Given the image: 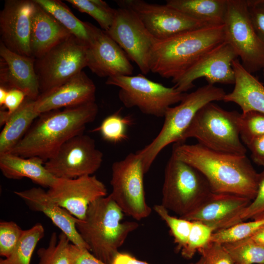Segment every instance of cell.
Instances as JSON below:
<instances>
[{
    "instance_id": "3957f363",
    "label": "cell",
    "mask_w": 264,
    "mask_h": 264,
    "mask_svg": "<svg viewBox=\"0 0 264 264\" xmlns=\"http://www.w3.org/2000/svg\"><path fill=\"white\" fill-rule=\"evenodd\" d=\"M225 41L224 24L208 25L156 41L150 53V72L174 83L200 58Z\"/></svg>"
},
{
    "instance_id": "d4e9b609",
    "label": "cell",
    "mask_w": 264,
    "mask_h": 264,
    "mask_svg": "<svg viewBox=\"0 0 264 264\" xmlns=\"http://www.w3.org/2000/svg\"><path fill=\"white\" fill-rule=\"evenodd\" d=\"M44 163L38 157H22L10 152L0 154V169L5 177L11 179L26 177L42 187L49 188L57 177L46 169Z\"/></svg>"
},
{
    "instance_id": "5b68a950",
    "label": "cell",
    "mask_w": 264,
    "mask_h": 264,
    "mask_svg": "<svg viewBox=\"0 0 264 264\" xmlns=\"http://www.w3.org/2000/svg\"><path fill=\"white\" fill-rule=\"evenodd\" d=\"M226 93L223 89L207 84L186 93L179 104L169 108L160 132L151 143L136 152L141 160L145 174L167 146L181 143L183 134L199 110L209 103L223 101Z\"/></svg>"
},
{
    "instance_id": "d6986e66",
    "label": "cell",
    "mask_w": 264,
    "mask_h": 264,
    "mask_svg": "<svg viewBox=\"0 0 264 264\" xmlns=\"http://www.w3.org/2000/svg\"><path fill=\"white\" fill-rule=\"evenodd\" d=\"M251 201L238 195L212 193L197 209L181 218L201 222L216 232L241 222L240 215Z\"/></svg>"
},
{
    "instance_id": "f1b7e54d",
    "label": "cell",
    "mask_w": 264,
    "mask_h": 264,
    "mask_svg": "<svg viewBox=\"0 0 264 264\" xmlns=\"http://www.w3.org/2000/svg\"><path fill=\"white\" fill-rule=\"evenodd\" d=\"M44 234V229L40 223L28 229L23 230L11 255L7 258L0 259V261L4 264H30L34 251Z\"/></svg>"
},
{
    "instance_id": "52a82bcc",
    "label": "cell",
    "mask_w": 264,
    "mask_h": 264,
    "mask_svg": "<svg viewBox=\"0 0 264 264\" xmlns=\"http://www.w3.org/2000/svg\"><path fill=\"white\" fill-rule=\"evenodd\" d=\"M212 193L198 171L171 155L165 169L160 204L183 218L197 209Z\"/></svg>"
},
{
    "instance_id": "60d3db41",
    "label": "cell",
    "mask_w": 264,
    "mask_h": 264,
    "mask_svg": "<svg viewBox=\"0 0 264 264\" xmlns=\"http://www.w3.org/2000/svg\"><path fill=\"white\" fill-rule=\"evenodd\" d=\"M247 3L253 27L264 42V0H247Z\"/></svg>"
},
{
    "instance_id": "74e56055",
    "label": "cell",
    "mask_w": 264,
    "mask_h": 264,
    "mask_svg": "<svg viewBox=\"0 0 264 264\" xmlns=\"http://www.w3.org/2000/svg\"><path fill=\"white\" fill-rule=\"evenodd\" d=\"M23 230L14 221L0 222V255L9 257L16 247Z\"/></svg>"
},
{
    "instance_id": "4dcf8cb0",
    "label": "cell",
    "mask_w": 264,
    "mask_h": 264,
    "mask_svg": "<svg viewBox=\"0 0 264 264\" xmlns=\"http://www.w3.org/2000/svg\"><path fill=\"white\" fill-rule=\"evenodd\" d=\"M132 124V117L122 116L119 110L106 117L94 131L99 132L104 140L116 144L127 139L128 128Z\"/></svg>"
},
{
    "instance_id": "9c48e42d",
    "label": "cell",
    "mask_w": 264,
    "mask_h": 264,
    "mask_svg": "<svg viewBox=\"0 0 264 264\" xmlns=\"http://www.w3.org/2000/svg\"><path fill=\"white\" fill-rule=\"evenodd\" d=\"M225 41L235 51L243 67L252 74L264 67V42L251 23L247 0H227L224 21Z\"/></svg>"
},
{
    "instance_id": "4316f807",
    "label": "cell",
    "mask_w": 264,
    "mask_h": 264,
    "mask_svg": "<svg viewBox=\"0 0 264 264\" xmlns=\"http://www.w3.org/2000/svg\"><path fill=\"white\" fill-rule=\"evenodd\" d=\"M167 5L208 25L223 24L227 0H168Z\"/></svg>"
},
{
    "instance_id": "e0dca14e",
    "label": "cell",
    "mask_w": 264,
    "mask_h": 264,
    "mask_svg": "<svg viewBox=\"0 0 264 264\" xmlns=\"http://www.w3.org/2000/svg\"><path fill=\"white\" fill-rule=\"evenodd\" d=\"M35 7L34 0H7L0 13V42L23 56L32 57L30 41Z\"/></svg>"
},
{
    "instance_id": "7c38bea8",
    "label": "cell",
    "mask_w": 264,
    "mask_h": 264,
    "mask_svg": "<svg viewBox=\"0 0 264 264\" xmlns=\"http://www.w3.org/2000/svg\"><path fill=\"white\" fill-rule=\"evenodd\" d=\"M103 157L94 139L82 133L66 142L44 166L56 177L72 179L91 176L101 167Z\"/></svg>"
},
{
    "instance_id": "ba28073f",
    "label": "cell",
    "mask_w": 264,
    "mask_h": 264,
    "mask_svg": "<svg viewBox=\"0 0 264 264\" xmlns=\"http://www.w3.org/2000/svg\"><path fill=\"white\" fill-rule=\"evenodd\" d=\"M106 83L120 88L118 98L125 107H137L142 113L157 117H164L167 110L179 103L186 94L141 74L109 77Z\"/></svg>"
},
{
    "instance_id": "ac0fdd59",
    "label": "cell",
    "mask_w": 264,
    "mask_h": 264,
    "mask_svg": "<svg viewBox=\"0 0 264 264\" xmlns=\"http://www.w3.org/2000/svg\"><path fill=\"white\" fill-rule=\"evenodd\" d=\"M88 67L100 77L131 76L133 66L120 46L102 29L90 25Z\"/></svg>"
},
{
    "instance_id": "30bf717a",
    "label": "cell",
    "mask_w": 264,
    "mask_h": 264,
    "mask_svg": "<svg viewBox=\"0 0 264 264\" xmlns=\"http://www.w3.org/2000/svg\"><path fill=\"white\" fill-rule=\"evenodd\" d=\"M142 161L135 153H130L111 166L110 195L126 214L137 220L149 217L152 209L148 205L144 186Z\"/></svg>"
},
{
    "instance_id": "4fadbf2b",
    "label": "cell",
    "mask_w": 264,
    "mask_h": 264,
    "mask_svg": "<svg viewBox=\"0 0 264 264\" xmlns=\"http://www.w3.org/2000/svg\"><path fill=\"white\" fill-rule=\"evenodd\" d=\"M105 32L136 63L143 74L150 72L149 57L156 40L134 12L124 7L116 9L113 22Z\"/></svg>"
},
{
    "instance_id": "ab89813d",
    "label": "cell",
    "mask_w": 264,
    "mask_h": 264,
    "mask_svg": "<svg viewBox=\"0 0 264 264\" xmlns=\"http://www.w3.org/2000/svg\"><path fill=\"white\" fill-rule=\"evenodd\" d=\"M205 264H235L222 243L211 242L198 252Z\"/></svg>"
},
{
    "instance_id": "8992f818",
    "label": "cell",
    "mask_w": 264,
    "mask_h": 264,
    "mask_svg": "<svg viewBox=\"0 0 264 264\" xmlns=\"http://www.w3.org/2000/svg\"><path fill=\"white\" fill-rule=\"evenodd\" d=\"M240 113L228 111L213 102L198 110L183 134L181 143L194 138L201 145L213 151L246 155L239 125Z\"/></svg>"
},
{
    "instance_id": "d590c367",
    "label": "cell",
    "mask_w": 264,
    "mask_h": 264,
    "mask_svg": "<svg viewBox=\"0 0 264 264\" xmlns=\"http://www.w3.org/2000/svg\"><path fill=\"white\" fill-rule=\"evenodd\" d=\"M192 225L185 247L180 251L183 257L192 259L199 251L211 242L213 229L198 221H192Z\"/></svg>"
},
{
    "instance_id": "9a60e30c",
    "label": "cell",
    "mask_w": 264,
    "mask_h": 264,
    "mask_svg": "<svg viewBox=\"0 0 264 264\" xmlns=\"http://www.w3.org/2000/svg\"><path fill=\"white\" fill-rule=\"evenodd\" d=\"M238 57L232 46L224 41L200 58L174 82V87L185 93L200 78H204L208 84L212 85L216 83L234 84L235 75L232 63Z\"/></svg>"
},
{
    "instance_id": "8d00e7d4",
    "label": "cell",
    "mask_w": 264,
    "mask_h": 264,
    "mask_svg": "<svg viewBox=\"0 0 264 264\" xmlns=\"http://www.w3.org/2000/svg\"><path fill=\"white\" fill-rule=\"evenodd\" d=\"M240 136L245 145L254 138L264 135V114L255 111L240 113Z\"/></svg>"
},
{
    "instance_id": "836d02e7",
    "label": "cell",
    "mask_w": 264,
    "mask_h": 264,
    "mask_svg": "<svg viewBox=\"0 0 264 264\" xmlns=\"http://www.w3.org/2000/svg\"><path fill=\"white\" fill-rule=\"evenodd\" d=\"M154 210L165 221L170 229L176 249L180 251L186 244L191 229L192 221L171 215L161 204L155 205Z\"/></svg>"
},
{
    "instance_id": "bcb514c9",
    "label": "cell",
    "mask_w": 264,
    "mask_h": 264,
    "mask_svg": "<svg viewBox=\"0 0 264 264\" xmlns=\"http://www.w3.org/2000/svg\"><path fill=\"white\" fill-rule=\"evenodd\" d=\"M251 238L256 242L264 245V228L259 230Z\"/></svg>"
},
{
    "instance_id": "f907efd6",
    "label": "cell",
    "mask_w": 264,
    "mask_h": 264,
    "mask_svg": "<svg viewBox=\"0 0 264 264\" xmlns=\"http://www.w3.org/2000/svg\"><path fill=\"white\" fill-rule=\"evenodd\" d=\"M263 75H264V67L263 68Z\"/></svg>"
},
{
    "instance_id": "f6af8a7d",
    "label": "cell",
    "mask_w": 264,
    "mask_h": 264,
    "mask_svg": "<svg viewBox=\"0 0 264 264\" xmlns=\"http://www.w3.org/2000/svg\"><path fill=\"white\" fill-rule=\"evenodd\" d=\"M111 264H150L145 261L137 259L131 255L126 253H118L114 257Z\"/></svg>"
},
{
    "instance_id": "1f68e13d",
    "label": "cell",
    "mask_w": 264,
    "mask_h": 264,
    "mask_svg": "<svg viewBox=\"0 0 264 264\" xmlns=\"http://www.w3.org/2000/svg\"><path fill=\"white\" fill-rule=\"evenodd\" d=\"M70 242L64 233L61 232L58 237L55 232L52 233L47 247L40 248L37 251L38 264H69Z\"/></svg>"
},
{
    "instance_id": "484cf974",
    "label": "cell",
    "mask_w": 264,
    "mask_h": 264,
    "mask_svg": "<svg viewBox=\"0 0 264 264\" xmlns=\"http://www.w3.org/2000/svg\"><path fill=\"white\" fill-rule=\"evenodd\" d=\"M35 101L26 97L19 109L10 115L0 133V154L9 152L41 115L35 109Z\"/></svg>"
},
{
    "instance_id": "f35d334b",
    "label": "cell",
    "mask_w": 264,
    "mask_h": 264,
    "mask_svg": "<svg viewBox=\"0 0 264 264\" xmlns=\"http://www.w3.org/2000/svg\"><path fill=\"white\" fill-rule=\"evenodd\" d=\"M263 219H264V169L259 173L258 189L255 197L240 217L241 222L248 219L254 220Z\"/></svg>"
},
{
    "instance_id": "5bb4252c",
    "label": "cell",
    "mask_w": 264,
    "mask_h": 264,
    "mask_svg": "<svg viewBox=\"0 0 264 264\" xmlns=\"http://www.w3.org/2000/svg\"><path fill=\"white\" fill-rule=\"evenodd\" d=\"M119 7L132 10L156 41H161L187 31L208 25L166 4L142 0L116 1Z\"/></svg>"
},
{
    "instance_id": "cb8c5ba5",
    "label": "cell",
    "mask_w": 264,
    "mask_h": 264,
    "mask_svg": "<svg viewBox=\"0 0 264 264\" xmlns=\"http://www.w3.org/2000/svg\"><path fill=\"white\" fill-rule=\"evenodd\" d=\"M232 66L235 75L234 88L226 93L223 101L236 104L242 112L255 111L264 114V86L237 59L233 61Z\"/></svg>"
},
{
    "instance_id": "b9f144b4",
    "label": "cell",
    "mask_w": 264,
    "mask_h": 264,
    "mask_svg": "<svg viewBox=\"0 0 264 264\" xmlns=\"http://www.w3.org/2000/svg\"><path fill=\"white\" fill-rule=\"evenodd\" d=\"M25 93L22 90L16 88L8 89L6 97L3 105L7 110H0V126L5 124L10 115L17 110L22 105L25 98Z\"/></svg>"
},
{
    "instance_id": "ee69618b",
    "label": "cell",
    "mask_w": 264,
    "mask_h": 264,
    "mask_svg": "<svg viewBox=\"0 0 264 264\" xmlns=\"http://www.w3.org/2000/svg\"><path fill=\"white\" fill-rule=\"evenodd\" d=\"M246 146L251 152L253 161L264 168V135L254 138Z\"/></svg>"
},
{
    "instance_id": "603a6c76",
    "label": "cell",
    "mask_w": 264,
    "mask_h": 264,
    "mask_svg": "<svg viewBox=\"0 0 264 264\" xmlns=\"http://www.w3.org/2000/svg\"><path fill=\"white\" fill-rule=\"evenodd\" d=\"M71 35L52 15L36 3L30 41L33 58L41 57Z\"/></svg>"
},
{
    "instance_id": "44dd1931",
    "label": "cell",
    "mask_w": 264,
    "mask_h": 264,
    "mask_svg": "<svg viewBox=\"0 0 264 264\" xmlns=\"http://www.w3.org/2000/svg\"><path fill=\"white\" fill-rule=\"evenodd\" d=\"M0 86L7 89L16 88L28 97L36 100L40 95V86L35 69V59L23 56L0 44Z\"/></svg>"
},
{
    "instance_id": "7a4b0ae2",
    "label": "cell",
    "mask_w": 264,
    "mask_h": 264,
    "mask_svg": "<svg viewBox=\"0 0 264 264\" xmlns=\"http://www.w3.org/2000/svg\"><path fill=\"white\" fill-rule=\"evenodd\" d=\"M98 112L95 102L41 114L9 152L22 157H38L45 162L72 137L84 133Z\"/></svg>"
},
{
    "instance_id": "681fc988",
    "label": "cell",
    "mask_w": 264,
    "mask_h": 264,
    "mask_svg": "<svg viewBox=\"0 0 264 264\" xmlns=\"http://www.w3.org/2000/svg\"><path fill=\"white\" fill-rule=\"evenodd\" d=\"M0 264H4L0 261Z\"/></svg>"
},
{
    "instance_id": "2e32d148",
    "label": "cell",
    "mask_w": 264,
    "mask_h": 264,
    "mask_svg": "<svg viewBox=\"0 0 264 264\" xmlns=\"http://www.w3.org/2000/svg\"><path fill=\"white\" fill-rule=\"evenodd\" d=\"M46 192L52 200L80 220L84 219L91 203L107 194L105 185L92 175L72 179L57 177Z\"/></svg>"
},
{
    "instance_id": "d6a6232c",
    "label": "cell",
    "mask_w": 264,
    "mask_h": 264,
    "mask_svg": "<svg viewBox=\"0 0 264 264\" xmlns=\"http://www.w3.org/2000/svg\"><path fill=\"white\" fill-rule=\"evenodd\" d=\"M80 12L92 17L102 30L107 31L110 27L116 9L111 8L106 2L101 0H67Z\"/></svg>"
},
{
    "instance_id": "c3c4849f",
    "label": "cell",
    "mask_w": 264,
    "mask_h": 264,
    "mask_svg": "<svg viewBox=\"0 0 264 264\" xmlns=\"http://www.w3.org/2000/svg\"><path fill=\"white\" fill-rule=\"evenodd\" d=\"M193 264H205L204 259L201 256L200 258L196 263Z\"/></svg>"
},
{
    "instance_id": "7dc6e473",
    "label": "cell",
    "mask_w": 264,
    "mask_h": 264,
    "mask_svg": "<svg viewBox=\"0 0 264 264\" xmlns=\"http://www.w3.org/2000/svg\"><path fill=\"white\" fill-rule=\"evenodd\" d=\"M8 89L1 86L0 87V105L3 106L6 97Z\"/></svg>"
},
{
    "instance_id": "83f0119b",
    "label": "cell",
    "mask_w": 264,
    "mask_h": 264,
    "mask_svg": "<svg viewBox=\"0 0 264 264\" xmlns=\"http://www.w3.org/2000/svg\"><path fill=\"white\" fill-rule=\"evenodd\" d=\"M34 0L52 15L71 35L88 45L90 40V23L78 19L60 0Z\"/></svg>"
},
{
    "instance_id": "e575fe53",
    "label": "cell",
    "mask_w": 264,
    "mask_h": 264,
    "mask_svg": "<svg viewBox=\"0 0 264 264\" xmlns=\"http://www.w3.org/2000/svg\"><path fill=\"white\" fill-rule=\"evenodd\" d=\"M264 228V219L242 221L225 229L214 232L212 242L224 243L251 237Z\"/></svg>"
},
{
    "instance_id": "7bdbcfd3",
    "label": "cell",
    "mask_w": 264,
    "mask_h": 264,
    "mask_svg": "<svg viewBox=\"0 0 264 264\" xmlns=\"http://www.w3.org/2000/svg\"><path fill=\"white\" fill-rule=\"evenodd\" d=\"M69 264H107L85 248L80 247L72 243L69 246Z\"/></svg>"
},
{
    "instance_id": "277c9868",
    "label": "cell",
    "mask_w": 264,
    "mask_h": 264,
    "mask_svg": "<svg viewBox=\"0 0 264 264\" xmlns=\"http://www.w3.org/2000/svg\"><path fill=\"white\" fill-rule=\"evenodd\" d=\"M124 215L109 195L91 203L84 219L76 223L89 251L107 264H111L128 236L139 226L135 221H123Z\"/></svg>"
},
{
    "instance_id": "f546056e",
    "label": "cell",
    "mask_w": 264,
    "mask_h": 264,
    "mask_svg": "<svg viewBox=\"0 0 264 264\" xmlns=\"http://www.w3.org/2000/svg\"><path fill=\"white\" fill-rule=\"evenodd\" d=\"M222 245L235 264H264V245L251 237Z\"/></svg>"
},
{
    "instance_id": "7402d4cb",
    "label": "cell",
    "mask_w": 264,
    "mask_h": 264,
    "mask_svg": "<svg viewBox=\"0 0 264 264\" xmlns=\"http://www.w3.org/2000/svg\"><path fill=\"white\" fill-rule=\"evenodd\" d=\"M14 193L24 201L30 209L42 212L47 217L72 244L89 250L77 229L78 219L52 200L46 191L40 187H33L14 191Z\"/></svg>"
},
{
    "instance_id": "ffe728a7",
    "label": "cell",
    "mask_w": 264,
    "mask_h": 264,
    "mask_svg": "<svg viewBox=\"0 0 264 264\" xmlns=\"http://www.w3.org/2000/svg\"><path fill=\"white\" fill-rule=\"evenodd\" d=\"M96 86L83 71L63 84L41 93L35 101L40 114L60 108L95 102Z\"/></svg>"
},
{
    "instance_id": "8fae6325",
    "label": "cell",
    "mask_w": 264,
    "mask_h": 264,
    "mask_svg": "<svg viewBox=\"0 0 264 264\" xmlns=\"http://www.w3.org/2000/svg\"><path fill=\"white\" fill-rule=\"evenodd\" d=\"M88 46L73 35L35 59L40 91L63 84L88 66Z\"/></svg>"
},
{
    "instance_id": "6da1fadb",
    "label": "cell",
    "mask_w": 264,
    "mask_h": 264,
    "mask_svg": "<svg viewBox=\"0 0 264 264\" xmlns=\"http://www.w3.org/2000/svg\"><path fill=\"white\" fill-rule=\"evenodd\" d=\"M172 155L198 171L213 193L229 194L252 200L258 189L259 173L246 155L209 149L199 143L174 144Z\"/></svg>"
}]
</instances>
